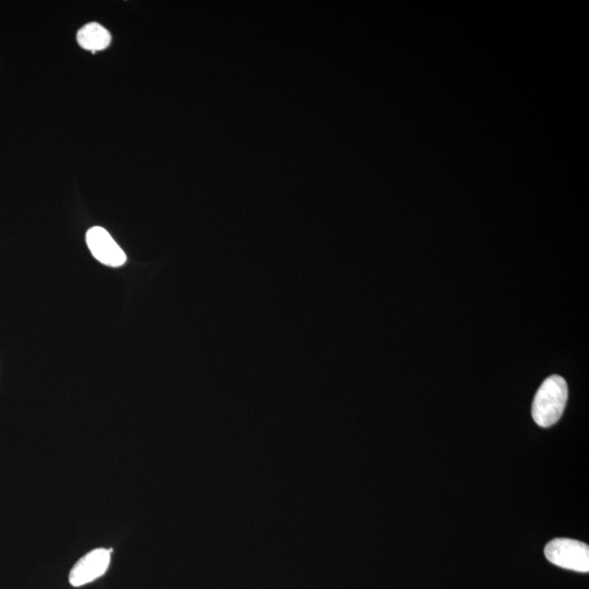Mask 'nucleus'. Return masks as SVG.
<instances>
[{
	"mask_svg": "<svg viewBox=\"0 0 589 589\" xmlns=\"http://www.w3.org/2000/svg\"><path fill=\"white\" fill-rule=\"evenodd\" d=\"M566 381L560 376H551L537 391L531 415L542 428L554 426L560 421L567 402Z\"/></svg>",
	"mask_w": 589,
	"mask_h": 589,
	"instance_id": "obj_1",
	"label": "nucleus"
},
{
	"mask_svg": "<svg viewBox=\"0 0 589 589\" xmlns=\"http://www.w3.org/2000/svg\"><path fill=\"white\" fill-rule=\"evenodd\" d=\"M86 244L92 255L103 265L118 267L127 261L125 252L103 227H92L86 232Z\"/></svg>",
	"mask_w": 589,
	"mask_h": 589,
	"instance_id": "obj_3",
	"label": "nucleus"
},
{
	"mask_svg": "<svg viewBox=\"0 0 589 589\" xmlns=\"http://www.w3.org/2000/svg\"><path fill=\"white\" fill-rule=\"evenodd\" d=\"M545 556L552 565L580 573L589 572V547L584 542L557 539L546 546Z\"/></svg>",
	"mask_w": 589,
	"mask_h": 589,
	"instance_id": "obj_2",
	"label": "nucleus"
},
{
	"mask_svg": "<svg viewBox=\"0 0 589 589\" xmlns=\"http://www.w3.org/2000/svg\"><path fill=\"white\" fill-rule=\"evenodd\" d=\"M112 550L95 549L81 557L72 567L69 575V582L72 586L80 587L86 585L98 577L104 575L111 563Z\"/></svg>",
	"mask_w": 589,
	"mask_h": 589,
	"instance_id": "obj_4",
	"label": "nucleus"
},
{
	"mask_svg": "<svg viewBox=\"0 0 589 589\" xmlns=\"http://www.w3.org/2000/svg\"><path fill=\"white\" fill-rule=\"evenodd\" d=\"M77 43L82 49L91 50L95 54L98 50H104L111 45L112 36L110 31L96 23L85 25L77 34Z\"/></svg>",
	"mask_w": 589,
	"mask_h": 589,
	"instance_id": "obj_5",
	"label": "nucleus"
}]
</instances>
